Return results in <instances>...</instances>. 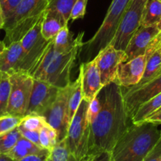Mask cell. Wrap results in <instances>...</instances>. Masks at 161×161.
<instances>
[{"mask_svg": "<svg viewBox=\"0 0 161 161\" xmlns=\"http://www.w3.org/2000/svg\"><path fill=\"white\" fill-rule=\"evenodd\" d=\"M42 18L20 40L24 52V58L19 71L30 75L38 66L52 40H47L43 37L41 33Z\"/></svg>", "mask_w": 161, "mask_h": 161, "instance_id": "52a82bcc", "label": "cell"}, {"mask_svg": "<svg viewBox=\"0 0 161 161\" xmlns=\"http://www.w3.org/2000/svg\"><path fill=\"white\" fill-rule=\"evenodd\" d=\"M46 161H52V158H51V156H48V157H47V160H46Z\"/></svg>", "mask_w": 161, "mask_h": 161, "instance_id": "b9f144b4", "label": "cell"}, {"mask_svg": "<svg viewBox=\"0 0 161 161\" xmlns=\"http://www.w3.org/2000/svg\"><path fill=\"white\" fill-rule=\"evenodd\" d=\"M88 0H77L70 14V19L74 20L84 18L86 11Z\"/></svg>", "mask_w": 161, "mask_h": 161, "instance_id": "d6a6232c", "label": "cell"}, {"mask_svg": "<svg viewBox=\"0 0 161 161\" xmlns=\"http://www.w3.org/2000/svg\"><path fill=\"white\" fill-rule=\"evenodd\" d=\"M21 137L18 126L9 132L0 135V154L8 153Z\"/></svg>", "mask_w": 161, "mask_h": 161, "instance_id": "484cf974", "label": "cell"}, {"mask_svg": "<svg viewBox=\"0 0 161 161\" xmlns=\"http://www.w3.org/2000/svg\"><path fill=\"white\" fill-rule=\"evenodd\" d=\"M69 86L60 89L57 98L52 106L43 114L47 124L56 130L58 142L66 138L67 135L69 120L67 115V97Z\"/></svg>", "mask_w": 161, "mask_h": 161, "instance_id": "30bf717a", "label": "cell"}, {"mask_svg": "<svg viewBox=\"0 0 161 161\" xmlns=\"http://www.w3.org/2000/svg\"><path fill=\"white\" fill-rule=\"evenodd\" d=\"M83 36L84 32H80L75 39H74L72 33L69 32L68 25L65 26L54 38V47L58 53H66L72 50L77 44L83 43Z\"/></svg>", "mask_w": 161, "mask_h": 161, "instance_id": "d6986e66", "label": "cell"}, {"mask_svg": "<svg viewBox=\"0 0 161 161\" xmlns=\"http://www.w3.org/2000/svg\"><path fill=\"white\" fill-rule=\"evenodd\" d=\"M161 25V2L159 0H147L144 7L141 26H159Z\"/></svg>", "mask_w": 161, "mask_h": 161, "instance_id": "44dd1931", "label": "cell"}, {"mask_svg": "<svg viewBox=\"0 0 161 161\" xmlns=\"http://www.w3.org/2000/svg\"><path fill=\"white\" fill-rule=\"evenodd\" d=\"M79 74L81 76L83 100L90 103L103 88L95 58L81 63L79 68Z\"/></svg>", "mask_w": 161, "mask_h": 161, "instance_id": "5bb4252c", "label": "cell"}, {"mask_svg": "<svg viewBox=\"0 0 161 161\" xmlns=\"http://www.w3.org/2000/svg\"><path fill=\"white\" fill-rule=\"evenodd\" d=\"M77 0H47V8L61 14L66 21L70 20V14Z\"/></svg>", "mask_w": 161, "mask_h": 161, "instance_id": "4316f807", "label": "cell"}, {"mask_svg": "<svg viewBox=\"0 0 161 161\" xmlns=\"http://www.w3.org/2000/svg\"><path fill=\"white\" fill-rule=\"evenodd\" d=\"M50 153H40V154H32L17 161H46L47 157L50 156Z\"/></svg>", "mask_w": 161, "mask_h": 161, "instance_id": "8d00e7d4", "label": "cell"}, {"mask_svg": "<svg viewBox=\"0 0 161 161\" xmlns=\"http://www.w3.org/2000/svg\"><path fill=\"white\" fill-rule=\"evenodd\" d=\"M144 161H161V133L158 142L148 153Z\"/></svg>", "mask_w": 161, "mask_h": 161, "instance_id": "e575fe53", "label": "cell"}, {"mask_svg": "<svg viewBox=\"0 0 161 161\" xmlns=\"http://www.w3.org/2000/svg\"><path fill=\"white\" fill-rule=\"evenodd\" d=\"M51 153V152L35 145L30 141L27 140L21 136L16 145L8 153H6V155L9 156L10 159H13L14 161H17L25 157V156H29V155L40 154V153Z\"/></svg>", "mask_w": 161, "mask_h": 161, "instance_id": "ac0fdd59", "label": "cell"}, {"mask_svg": "<svg viewBox=\"0 0 161 161\" xmlns=\"http://www.w3.org/2000/svg\"><path fill=\"white\" fill-rule=\"evenodd\" d=\"M68 161H111V153L110 152L89 153L79 160H76L74 157L69 155Z\"/></svg>", "mask_w": 161, "mask_h": 161, "instance_id": "4dcf8cb0", "label": "cell"}, {"mask_svg": "<svg viewBox=\"0 0 161 161\" xmlns=\"http://www.w3.org/2000/svg\"><path fill=\"white\" fill-rule=\"evenodd\" d=\"M47 0H22L11 16L5 21L3 29L10 44L20 41L44 16Z\"/></svg>", "mask_w": 161, "mask_h": 161, "instance_id": "277c9868", "label": "cell"}, {"mask_svg": "<svg viewBox=\"0 0 161 161\" xmlns=\"http://www.w3.org/2000/svg\"><path fill=\"white\" fill-rule=\"evenodd\" d=\"M160 32L161 29L157 25L148 26V27L141 26L130 40L129 44L125 50L127 56L126 61H129L140 55H145L150 44Z\"/></svg>", "mask_w": 161, "mask_h": 161, "instance_id": "9a60e30c", "label": "cell"}, {"mask_svg": "<svg viewBox=\"0 0 161 161\" xmlns=\"http://www.w3.org/2000/svg\"><path fill=\"white\" fill-rule=\"evenodd\" d=\"M22 119L23 117L9 114L0 117V135L9 132L19 126Z\"/></svg>", "mask_w": 161, "mask_h": 161, "instance_id": "f546056e", "label": "cell"}, {"mask_svg": "<svg viewBox=\"0 0 161 161\" xmlns=\"http://www.w3.org/2000/svg\"><path fill=\"white\" fill-rule=\"evenodd\" d=\"M0 161H14L6 154H0Z\"/></svg>", "mask_w": 161, "mask_h": 161, "instance_id": "ab89813d", "label": "cell"}, {"mask_svg": "<svg viewBox=\"0 0 161 161\" xmlns=\"http://www.w3.org/2000/svg\"><path fill=\"white\" fill-rule=\"evenodd\" d=\"M159 125L144 121L132 123L113 148L111 161H144L160 137Z\"/></svg>", "mask_w": 161, "mask_h": 161, "instance_id": "7a4b0ae2", "label": "cell"}, {"mask_svg": "<svg viewBox=\"0 0 161 161\" xmlns=\"http://www.w3.org/2000/svg\"><path fill=\"white\" fill-rule=\"evenodd\" d=\"M159 2H161V0H159Z\"/></svg>", "mask_w": 161, "mask_h": 161, "instance_id": "bcb514c9", "label": "cell"}, {"mask_svg": "<svg viewBox=\"0 0 161 161\" xmlns=\"http://www.w3.org/2000/svg\"><path fill=\"white\" fill-rule=\"evenodd\" d=\"M59 89L45 81L34 79L32 94L25 115L37 114L43 116L57 98Z\"/></svg>", "mask_w": 161, "mask_h": 161, "instance_id": "4fadbf2b", "label": "cell"}, {"mask_svg": "<svg viewBox=\"0 0 161 161\" xmlns=\"http://www.w3.org/2000/svg\"><path fill=\"white\" fill-rule=\"evenodd\" d=\"M47 123L43 116L37 114H27L24 116L19 126L31 131H40Z\"/></svg>", "mask_w": 161, "mask_h": 161, "instance_id": "83f0119b", "label": "cell"}, {"mask_svg": "<svg viewBox=\"0 0 161 161\" xmlns=\"http://www.w3.org/2000/svg\"><path fill=\"white\" fill-rule=\"evenodd\" d=\"M130 1L113 0L100 27L95 35L84 44L86 47L82 55L83 63L92 60L100 51L111 44L123 14Z\"/></svg>", "mask_w": 161, "mask_h": 161, "instance_id": "5b68a950", "label": "cell"}, {"mask_svg": "<svg viewBox=\"0 0 161 161\" xmlns=\"http://www.w3.org/2000/svg\"><path fill=\"white\" fill-rule=\"evenodd\" d=\"M159 110H161V108H159V110H158V111H159Z\"/></svg>", "mask_w": 161, "mask_h": 161, "instance_id": "f6af8a7d", "label": "cell"}, {"mask_svg": "<svg viewBox=\"0 0 161 161\" xmlns=\"http://www.w3.org/2000/svg\"><path fill=\"white\" fill-rule=\"evenodd\" d=\"M10 89L7 114L24 117L29 107L33 86V77L27 73L14 72L10 74Z\"/></svg>", "mask_w": 161, "mask_h": 161, "instance_id": "ba28073f", "label": "cell"}, {"mask_svg": "<svg viewBox=\"0 0 161 161\" xmlns=\"http://www.w3.org/2000/svg\"><path fill=\"white\" fill-rule=\"evenodd\" d=\"M161 108V92L142 104L131 118L132 123H140Z\"/></svg>", "mask_w": 161, "mask_h": 161, "instance_id": "603a6c76", "label": "cell"}, {"mask_svg": "<svg viewBox=\"0 0 161 161\" xmlns=\"http://www.w3.org/2000/svg\"><path fill=\"white\" fill-rule=\"evenodd\" d=\"M161 92V74L138 88H128L123 91L125 106L130 119L139 108Z\"/></svg>", "mask_w": 161, "mask_h": 161, "instance_id": "7c38bea8", "label": "cell"}, {"mask_svg": "<svg viewBox=\"0 0 161 161\" xmlns=\"http://www.w3.org/2000/svg\"><path fill=\"white\" fill-rule=\"evenodd\" d=\"M50 156L52 161H68L69 152L68 149L66 138L57 143V145L51 151Z\"/></svg>", "mask_w": 161, "mask_h": 161, "instance_id": "f1b7e54d", "label": "cell"}, {"mask_svg": "<svg viewBox=\"0 0 161 161\" xmlns=\"http://www.w3.org/2000/svg\"><path fill=\"white\" fill-rule=\"evenodd\" d=\"M82 100L83 92L81 76L79 74L77 78L74 82H71L69 86V93L67 97V115L69 123Z\"/></svg>", "mask_w": 161, "mask_h": 161, "instance_id": "ffe728a7", "label": "cell"}, {"mask_svg": "<svg viewBox=\"0 0 161 161\" xmlns=\"http://www.w3.org/2000/svg\"><path fill=\"white\" fill-rule=\"evenodd\" d=\"M24 52L20 41L9 44L0 54V72L12 74L20 70Z\"/></svg>", "mask_w": 161, "mask_h": 161, "instance_id": "2e32d148", "label": "cell"}, {"mask_svg": "<svg viewBox=\"0 0 161 161\" xmlns=\"http://www.w3.org/2000/svg\"><path fill=\"white\" fill-rule=\"evenodd\" d=\"M89 102L83 100L69 125L66 144L69 155L79 160L88 154L90 126L88 120Z\"/></svg>", "mask_w": 161, "mask_h": 161, "instance_id": "8992f818", "label": "cell"}, {"mask_svg": "<svg viewBox=\"0 0 161 161\" xmlns=\"http://www.w3.org/2000/svg\"><path fill=\"white\" fill-rule=\"evenodd\" d=\"M100 74L103 86L114 82L119 66L127 60L125 51L117 50L111 44L100 51L94 58Z\"/></svg>", "mask_w": 161, "mask_h": 161, "instance_id": "8fae6325", "label": "cell"}, {"mask_svg": "<svg viewBox=\"0 0 161 161\" xmlns=\"http://www.w3.org/2000/svg\"><path fill=\"white\" fill-rule=\"evenodd\" d=\"M159 52H161V47H159Z\"/></svg>", "mask_w": 161, "mask_h": 161, "instance_id": "7bdbcfd3", "label": "cell"}, {"mask_svg": "<svg viewBox=\"0 0 161 161\" xmlns=\"http://www.w3.org/2000/svg\"><path fill=\"white\" fill-rule=\"evenodd\" d=\"M83 45L84 43H81L69 52L58 53L54 47L53 39L31 76L33 79L45 81L58 89L67 87L71 83L70 74L76 58Z\"/></svg>", "mask_w": 161, "mask_h": 161, "instance_id": "3957f363", "label": "cell"}, {"mask_svg": "<svg viewBox=\"0 0 161 161\" xmlns=\"http://www.w3.org/2000/svg\"><path fill=\"white\" fill-rule=\"evenodd\" d=\"M10 78L7 73L0 72V117L7 114L9 98H10Z\"/></svg>", "mask_w": 161, "mask_h": 161, "instance_id": "cb8c5ba5", "label": "cell"}, {"mask_svg": "<svg viewBox=\"0 0 161 161\" xmlns=\"http://www.w3.org/2000/svg\"><path fill=\"white\" fill-rule=\"evenodd\" d=\"M161 74V52L159 49L156 50L147 60L145 69L142 78L139 81L138 84L132 86L130 88H138L143 85L149 82L150 80H153Z\"/></svg>", "mask_w": 161, "mask_h": 161, "instance_id": "7402d4cb", "label": "cell"}, {"mask_svg": "<svg viewBox=\"0 0 161 161\" xmlns=\"http://www.w3.org/2000/svg\"><path fill=\"white\" fill-rule=\"evenodd\" d=\"M145 121H148V122H150V123H156V124L158 125L161 124V110L153 113L152 115H150Z\"/></svg>", "mask_w": 161, "mask_h": 161, "instance_id": "74e56055", "label": "cell"}, {"mask_svg": "<svg viewBox=\"0 0 161 161\" xmlns=\"http://www.w3.org/2000/svg\"><path fill=\"white\" fill-rule=\"evenodd\" d=\"M22 0H0V6L3 13L5 21L11 16Z\"/></svg>", "mask_w": 161, "mask_h": 161, "instance_id": "1f68e13d", "label": "cell"}, {"mask_svg": "<svg viewBox=\"0 0 161 161\" xmlns=\"http://www.w3.org/2000/svg\"><path fill=\"white\" fill-rule=\"evenodd\" d=\"M40 146L49 152L53 149L54 147L58 142V134L56 130L47 123L40 130Z\"/></svg>", "mask_w": 161, "mask_h": 161, "instance_id": "d4e9b609", "label": "cell"}, {"mask_svg": "<svg viewBox=\"0 0 161 161\" xmlns=\"http://www.w3.org/2000/svg\"><path fill=\"white\" fill-rule=\"evenodd\" d=\"M18 129H19L20 133H21V136L25 138H26L27 140L30 141L31 142L34 143L35 145H38V146H40V131H31L28 130L24 129L21 126H18ZM42 148V147H41Z\"/></svg>", "mask_w": 161, "mask_h": 161, "instance_id": "d590c367", "label": "cell"}, {"mask_svg": "<svg viewBox=\"0 0 161 161\" xmlns=\"http://www.w3.org/2000/svg\"><path fill=\"white\" fill-rule=\"evenodd\" d=\"M4 25H5V18H4L2 8H1V6H0V30L3 29Z\"/></svg>", "mask_w": 161, "mask_h": 161, "instance_id": "f35d334b", "label": "cell"}, {"mask_svg": "<svg viewBox=\"0 0 161 161\" xmlns=\"http://www.w3.org/2000/svg\"><path fill=\"white\" fill-rule=\"evenodd\" d=\"M99 97L101 107L90 126L88 154L111 153L129 126L123 88L114 81L103 86Z\"/></svg>", "mask_w": 161, "mask_h": 161, "instance_id": "6da1fadb", "label": "cell"}, {"mask_svg": "<svg viewBox=\"0 0 161 161\" xmlns=\"http://www.w3.org/2000/svg\"><path fill=\"white\" fill-rule=\"evenodd\" d=\"M68 25V21L58 11L47 9L41 21V33L47 40H53L60 30Z\"/></svg>", "mask_w": 161, "mask_h": 161, "instance_id": "e0dca14e", "label": "cell"}, {"mask_svg": "<svg viewBox=\"0 0 161 161\" xmlns=\"http://www.w3.org/2000/svg\"><path fill=\"white\" fill-rule=\"evenodd\" d=\"M6 44L4 42H3V41H0V54L2 53L3 52L4 49L6 48Z\"/></svg>", "mask_w": 161, "mask_h": 161, "instance_id": "60d3db41", "label": "cell"}, {"mask_svg": "<svg viewBox=\"0 0 161 161\" xmlns=\"http://www.w3.org/2000/svg\"><path fill=\"white\" fill-rule=\"evenodd\" d=\"M101 103H100V97L99 94L89 103V108H88V120H89V124H92L93 121L98 115L99 111L100 110Z\"/></svg>", "mask_w": 161, "mask_h": 161, "instance_id": "836d02e7", "label": "cell"}, {"mask_svg": "<svg viewBox=\"0 0 161 161\" xmlns=\"http://www.w3.org/2000/svg\"><path fill=\"white\" fill-rule=\"evenodd\" d=\"M159 29H161V25H159Z\"/></svg>", "mask_w": 161, "mask_h": 161, "instance_id": "ee69618b", "label": "cell"}, {"mask_svg": "<svg viewBox=\"0 0 161 161\" xmlns=\"http://www.w3.org/2000/svg\"><path fill=\"white\" fill-rule=\"evenodd\" d=\"M147 0H131L121 19L111 44L117 50L125 51L130 40L141 27L142 13Z\"/></svg>", "mask_w": 161, "mask_h": 161, "instance_id": "9c48e42d", "label": "cell"}]
</instances>
